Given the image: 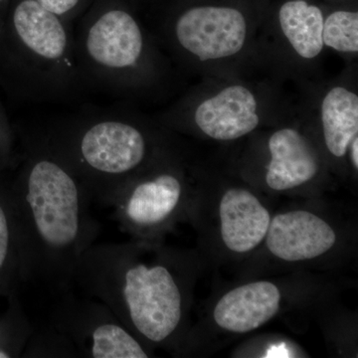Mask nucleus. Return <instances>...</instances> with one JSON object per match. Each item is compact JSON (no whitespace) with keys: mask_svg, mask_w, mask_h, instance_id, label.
<instances>
[{"mask_svg":"<svg viewBox=\"0 0 358 358\" xmlns=\"http://www.w3.org/2000/svg\"><path fill=\"white\" fill-rule=\"evenodd\" d=\"M9 239H10V234H9L8 221H7L6 212L0 205V268L3 267L8 255Z\"/></svg>","mask_w":358,"mask_h":358,"instance_id":"obj_17","label":"nucleus"},{"mask_svg":"<svg viewBox=\"0 0 358 358\" xmlns=\"http://www.w3.org/2000/svg\"><path fill=\"white\" fill-rule=\"evenodd\" d=\"M219 215L224 244L236 253L255 249L267 235L271 222L267 209L253 193L242 188L225 192Z\"/></svg>","mask_w":358,"mask_h":358,"instance_id":"obj_9","label":"nucleus"},{"mask_svg":"<svg viewBox=\"0 0 358 358\" xmlns=\"http://www.w3.org/2000/svg\"><path fill=\"white\" fill-rule=\"evenodd\" d=\"M180 195L178 179L171 174H162L134 187L124 204V213L136 225H155L173 213Z\"/></svg>","mask_w":358,"mask_h":358,"instance_id":"obj_12","label":"nucleus"},{"mask_svg":"<svg viewBox=\"0 0 358 358\" xmlns=\"http://www.w3.org/2000/svg\"><path fill=\"white\" fill-rule=\"evenodd\" d=\"M268 150L271 162L266 182L272 189H292L305 185L317 176V155L296 129L286 128L275 131L268 140Z\"/></svg>","mask_w":358,"mask_h":358,"instance_id":"obj_10","label":"nucleus"},{"mask_svg":"<svg viewBox=\"0 0 358 358\" xmlns=\"http://www.w3.org/2000/svg\"><path fill=\"white\" fill-rule=\"evenodd\" d=\"M91 357L145 358L148 355L126 329L115 324H103L92 334Z\"/></svg>","mask_w":358,"mask_h":358,"instance_id":"obj_15","label":"nucleus"},{"mask_svg":"<svg viewBox=\"0 0 358 358\" xmlns=\"http://www.w3.org/2000/svg\"><path fill=\"white\" fill-rule=\"evenodd\" d=\"M121 291L131 322L145 338L160 343L176 331L181 320V294L166 267L138 264L127 268Z\"/></svg>","mask_w":358,"mask_h":358,"instance_id":"obj_2","label":"nucleus"},{"mask_svg":"<svg viewBox=\"0 0 358 358\" xmlns=\"http://www.w3.org/2000/svg\"><path fill=\"white\" fill-rule=\"evenodd\" d=\"M350 145H352V160L353 166H355V169H357V167H358V138H357H357H355V140H353L352 141V143H350Z\"/></svg>","mask_w":358,"mask_h":358,"instance_id":"obj_19","label":"nucleus"},{"mask_svg":"<svg viewBox=\"0 0 358 358\" xmlns=\"http://www.w3.org/2000/svg\"><path fill=\"white\" fill-rule=\"evenodd\" d=\"M87 49L98 64L124 69L136 64L143 52V34L133 16L110 10L94 23L87 36Z\"/></svg>","mask_w":358,"mask_h":358,"instance_id":"obj_7","label":"nucleus"},{"mask_svg":"<svg viewBox=\"0 0 358 358\" xmlns=\"http://www.w3.org/2000/svg\"><path fill=\"white\" fill-rule=\"evenodd\" d=\"M40 6L56 15H63L77 6L80 0H36Z\"/></svg>","mask_w":358,"mask_h":358,"instance_id":"obj_18","label":"nucleus"},{"mask_svg":"<svg viewBox=\"0 0 358 358\" xmlns=\"http://www.w3.org/2000/svg\"><path fill=\"white\" fill-rule=\"evenodd\" d=\"M145 138L124 122L108 121L94 124L80 143L82 157L99 173L122 174L136 169L145 159Z\"/></svg>","mask_w":358,"mask_h":358,"instance_id":"obj_4","label":"nucleus"},{"mask_svg":"<svg viewBox=\"0 0 358 358\" xmlns=\"http://www.w3.org/2000/svg\"><path fill=\"white\" fill-rule=\"evenodd\" d=\"M324 45L339 52L357 53L358 51V13L336 11L331 13L322 28Z\"/></svg>","mask_w":358,"mask_h":358,"instance_id":"obj_16","label":"nucleus"},{"mask_svg":"<svg viewBox=\"0 0 358 358\" xmlns=\"http://www.w3.org/2000/svg\"><path fill=\"white\" fill-rule=\"evenodd\" d=\"M280 301L281 292L273 282H250L224 294L214 310V320L230 333H250L277 315Z\"/></svg>","mask_w":358,"mask_h":358,"instance_id":"obj_8","label":"nucleus"},{"mask_svg":"<svg viewBox=\"0 0 358 358\" xmlns=\"http://www.w3.org/2000/svg\"><path fill=\"white\" fill-rule=\"evenodd\" d=\"M322 122L327 150L336 157L346 154L358 133V96L336 87L329 90L322 103Z\"/></svg>","mask_w":358,"mask_h":358,"instance_id":"obj_13","label":"nucleus"},{"mask_svg":"<svg viewBox=\"0 0 358 358\" xmlns=\"http://www.w3.org/2000/svg\"><path fill=\"white\" fill-rule=\"evenodd\" d=\"M257 110L253 93L241 85H233L200 103L195 110V124L213 140H237L258 127Z\"/></svg>","mask_w":358,"mask_h":358,"instance_id":"obj_6","label":"nucleus"},{"mask_svg":"<svg viewBox=\"0 0 358 358\" xmlns=\"http://www.w3.org/2000/svg\"><path fill=\"white\" fill-rule=\"evenodd\" d=\"M280 24L294 50L306 59L320 55L324 48V16L319 7L293 0L280 9Z\"/></svg>","mask_w":358,"mask_h":358,"instance_id":"obj_14","label":"nucleus"},{"mask_svg":"<svg viewBox=\"0 0 358 358\" xmlns=\"http://www.w3.org/2000/svg\"><path fill=\"white\" fill-rule=\"evenodd\" d=\"M14 27L28 49L47 60L62 57L67 34L58 15L40 6L36 0H24L16 7Z\"/></svg>","mask_w":358,"mask_h":358,"instance_id":"obj_11","label":"nucleus"},{"mask_svg":"<svg viewBox=\"0 0 358 358\" xmlns=\"http://www.w3.org/2000/svg\"><path fill=\"white\" fill-rule=\"evenodd\" d=\"M176 34L179 44L199 60H217L242 50L247 37L246 20L231 7H194L179 17Z\"/></svg>","mask_w":358,"mask_h":358,"instance_id":"obj_3","label":"nucleus"},{"mask_svg":"<svg viewBox=\"0 0 358 358\" xmlns=\"http://www.w3.org/2000/svg\"><path fill=\"white\" fill-rule=\"evenodd\" d=\"M266 236L271 253L287 262L317 258L333 248L336 241L329 223L303 210L278 214L271 219Z\"/></svg>","mask_w":358,"mask_h":358,"instance_id":"obj_5","label":"nucleus"},{"mask_svg":"<svg viewBox=\"0 0 358 358\" xmlns=\"http://www.w3.org/2000/svg\"><path fill=\"white\" fill-rule=\"evenodd\" d=\"M26 202L35 232L51 251H66L81 236V196L75 179L57 162L40 159L27 178Z\"/></svg>","mask_w":358,"mask_h":358,"instance_id":"obj_1","label":"nucleus"}]
</instances>
